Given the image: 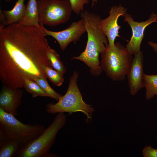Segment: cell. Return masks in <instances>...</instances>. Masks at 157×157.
<instances>
[{
  "label": "cell",
  "mask_w": 157,
  "mask_h": 157,
  "mask_svg": "<svg viewBox=\"0 0 157 157\" xmlns=\"http://www.w3.org/2000/svg\"><path fill=\"white\" fill-rule=\"evenodd\" d=\"M46 35L41 28L17 23L0 29V78L3 85L20 88L26 79L47 78L44 67L53 68L48 56L51 47Z\"/></svg>",
  "instance_id": "1"
},
{
  "label": "cell",
  "mask_w": 157,
  "mask_h": 157,
  "mask_svg": "<svg viewBox=\"0 0 157 157\" xmlns=\"http://www.w3.org/2000/svg\"><path fill=\"white\" fill-rule=\"evenodd\" d=\"M81 17L87 33L88 40L84 51L79 56L73 57V59L84 62L90 72H97L101 69L99 56L108 46V40L99 27L101 18L99 15L85 10L81 13Z\"/></svg>",
  "instance_id": "2"
},
{
  "label": "cell",
  "mask_w": 157,
  "mask_h": 157,
  "mask_svg": "<svg viewBox=\"0 0 157 157\" xmlns=\"http://www.w3.org/2000/svg\"><path fill=\"white\" fill-rule=\"evenodd\" d=\"M66 117L64 113H58L52 123L37 138L21 147L15 156L17 157H54L49 152L57 135L65 125Z\"/></svg>",
  "instance_id": "3"
},
{
  "label": "cell",
  "mask_w": 157,
  "mask_h": 157,
  "mask_svg": "<svg viewBox=\"0 0 157 157\" xmlns=\"http://www.w3.org/2000/svg\"><path fill=\"white\" fill-rule=\"evenodd\" d=\"M45 129L42 125L24 124L0 108V142L12 139L21 147L36 139Z\"/></svg>",
  "instance_id": "4"
},
{
  "label": "cell",
  "mask_w": 157,
  "mask_h": 157,
  "mask_svg": "<svg viewBox=\"0 0 157 157\" xmlns=\"http://www.w3.org/2000/svg\"><path fill=\"white\" fill-rule=\"evenodd\" d=\"M78 74L74 71L69 80L68 89L65 94L62 96L55 104L49 103L46 106L47 112L51 114L67 112H81L87 117V121L92 119L94 108L92 106L86 103L83 100L77 84Z\"/></svg>",
  "instance_id": "5"
},
{
  "label": "cell",
  "mask_w": 157,
  "mask_h": 157,
  "mask_svg": "<svg viewBox=\"0 0 157 157\" xmlns=\"http://www.w3.org/2000/svg\"><path fill=\"white\" fill-rule=\"evenodd\" d=\"M101 55L100 67L106 76L115 81L123 80L133 59L132 55L119 42L107 47Z\"/></svg>",
  "instance_id": "6"
},
{
  "label": "cell",
  "mask_w": 157,
  "mask_h": 157,
  "mask_svg": "<svg viewBox=\"0 0 157 157\" xmlns=\"http://www.w3.org/2000/svg\"><path fill=\"white\" fill-rule=\"evenodd\" d=\"M37 3L41 25L53 26L69 20L72 10L69 0H38Z\"/></svg>",
  "instance_id": "7"
},
{
  "label": "cell",
  "mask_w": 157,
  "mask_h": 157,
  "mask_svg": "<svg viewBox=\"0 0 157 157\" xmlns=\"http://www.w3.org/2000/svg\"><path fill=\"white\" fill-rule=\"evenodd\" d=\"M123 17L124 21L129 25L132 32L130 40L126 45V48L131 55H134L140 51L145 28L152 23L157 22V13L155 14L152 13L147 20L141 22L134 21L131 16L126 13Z\"/></svg>",
  "instance_id": "8"
},
{
  "label": "cell",
  "mask_w": 157,
  "mask_h": 157,
  "mask_svg": "<svg viewBox=\"0 0 157 157\" xmlns=\"http://www.w3.org/2000/svg\"><path fill=\"white\" fill-rule=\"evenodd\" d=\"M41 29L47 35L52 36L58 42L62 51L64 50L72 42L78 41L82 35L86 32L82 19L73 22L69 26L61 31H49L41 25Z\"/></svg>",
  "instance_id": "9"
},
{
  "label": "cell",
  "mask_w": 157,
  "mask_h": 157,
  "mask_svg": "<svg viewBox=\"0 0 157 157\" xmlns=\"http://www.w3.org/2000/svg\"><path fill=\"white\" fill-rule=\"evenodd\" d=\"M127 9L119 5L112 7L109 11V15L107 18L100 20L99 26L108 40V46H114L115 40L119 35V29L121 28L117 24L119 17L123 16L126 13Z\"/></svg>",
  "instance_id": "10"
},
{
  "label": "cell",
  "mask_w": 157,
  "mask_h": 157,
  "mask_svg": "<svg viewBox=\"0 0 157 157\" xmlns=\"http://www.w3.org/2000/svg\"><path fill=\"white\" fill-rule=\"evenodd\" d=\"M143 63L142 52L140 51L134 55L126 75L129 93L132 96L144 87Z\"/></svg>",
  "instance_id": "11"
},
{
  "label": "cell",
  "mask_w": 157,
  "mask_h": 157,
  "mask_svg": "<svg viewBox=\"0 0 157 157\" xmlns=\"http://www.w3.org/2000/svg\"><path fill=\"white\" fill-rule=\"evenodd\" d=\"M23 91L19 88L13 89L3 85L0 93V108L14 116L22 102Z\"/></svg>",
  "instance_id": "12"
},
{
  "label": "cell",
  "mask_w": 157,
  "mask_h": 157,
  "mask_svg": "<svg viewBox=\"0 0 157 157\" xmlns=\"http://www.w3.org/2000/svg\"><path fill=\"white\" fill-rule=\"evenodd\" d=\"M26 6L24 14L17 23L24 26H34L41 29V25L39 22L37 1L29 0Z\"/></svg>",
  "instance_id": "13"
},
{
  "label": "cell",
  "mask_w": 157,
  "mask_h": 157,
  "mask_svg": "<svg viewBox=\"0 0 157 157\" xmlns=\"http://www.w3.org/2000/svg\"><path fill=\"white\" fill-rule=\"evenodd\" d=\"M24 2V0H18L16 2L12 9L10 10L2 11L6 19V26L13 23H17L22 17L26 7Z\"/></svg>",
  "instance_id": "14"
},
{
  "label": "cell",
  "mask_w": 157,
  "mask_h": 157,
  "mask_svg": "<svg viewBox=\"0 0 157 157\" xmlns=\"http://www.w3.org/2000/svg\"><path fill=\"white\" fill-rule=\"evenodd\" d=\"M21 147L16 140L10 139L0 142V157H12Z\"/></svg>",
  "instance_id": "15"
},
{
  "label": "cell",
  "mask_w": 157,
  "mask_h": 157,
  "mask_svg": "<svg viewBox=\"0 0 157 157\" xmlns=\"http://www.w3.org/2000/svg\"><path fill=\"white\" fill-rule=\"evenodd\" d=\"M144 87L145 88V98L149 100L154 96L157 99V75L144 74Z\"/></svg>",
  "instance_id": "16"
},
{
  "label": "cell",
  "mask_w": 157,
  "mask_h": 157,
  "mask_svg": "<svg viewBox=\"0 0 157 157\" xmlns=\"http://www.w3.org/2000/svg\"><path fill=\"white\" fill-rule=\"evenodd\" d=\"M25 90L30 93L33 98L38 96L50 97V96L43 90L34 81L26 79L24 80V86Z\"/></svg>",
  "instance_id": "17"
},
{
  "label": "cell",
  "mask_w": 157,
  "mask_h": 157,
  "mask_svg": "<svg viewBox=\"0 0 157 157\" xmlns=\"http://www.w3.org/2000/svg\"><path fill=\"white\" fill-rule=\"evenodd\" d=\"M48 56L53 69L63 74H65L66 72L65 67L56 51L50 48L48 51Z\"/></svg>",
  "instance_id": "18"
},
{
  "label": "cell",
  "mask_w": 157,
  "mask_h": 157,
  "mask_svg": "<svg viewBox=\"0 0 157 157\" xmlns=\"http://www.w3.org/2000/svg\"><path fill=\"white\" fill-rule=\"evenodd\" d=\"M43 69L47 77L55 85L60 86L62 84L64 81L63 74L48 66H44Z\"/></svg>",
  "instance_id": "19"
},
{
  "label": "cell",
  "mask_w": 157,
  "mask_h": 157,
  "mask_svg": "<svg viewBox=\"0 0 157 157\" xmlns=\"http://www.w3.org/2000/svg\"><path fill=\"white\" fill-rule=\"evenodd\" d=\"M33 81L36 82L50 97L58 101L62 96L54 90L49 85L47 78H35Z\"/></svg>",
  "instance_id": "20"
},
{
  "label": "cell",
  "mask_w": 157,
  "mask_h": 157,
  "mask_svg": "<svg viewBox=\"0 0 157 157\" xmlns=\"http://www.w3.org/2000/svg\"><path fill=\"white\" fill-rule=\"evenodd\" d=\"M73 11L77 15L83 12L84 5L88 4L89 0H69Z\"/></svg>",
  "instance_id": "21"
},
{
  "label": "cell",
  "mask_w": 157,
  "mask_h": 157,
  "mask_svg": "<svg viewBox=\"0 0 157 157\" xmlns=\"http://www.w3.org/2000/svg\"><path fill=\"white\" fill-rule=\"evenodd\" d=\"M144 157H157V149L151 146H145L142 150Z\"/></svg>",
  "instance_id": "22"
},
{
  "label": "cell",
  "mask_w": 157,
  "mask_h": 157,
  "mask_svg": "<svg viewBox=\"0 0 157 157\" xmlns=\"http://www.w3.org/2000/svg\"><path fill=\"white\" fill-rule=\"evenodd\" d=\"M6 19L3 15L2 11L0 9V29L5 27L6 25Z\"/></svg>",
  "instance_id": "23"
},
{
  "label": "cell",
  "mask_w": 157,
  "mask_h": 157,
  "mask_svg": "<svg viewBox=\"0 0 157 157\" xmlns=\"http://www.w3.org/2000/svg\"><path fill=\"white\" fill-rule=\"evenodd\" d=\"M148 44L153 49L154 51L157 52V44L149 41Z\"/></svg>",
  "instance_id": "24"
},
{
  "label": "cell",
  "mask_w": 157,
  "mask_h": 157,
  "mask_svg": "<svg viewBox=\"0 0 157 157\" xmlns=\"http://www.w3.org/2000/svg\"><path fill=\"white\" fill-rule=\"evenodd\" d=\"M92 2L91 3V6L92 7L95 5V2L96 3H97V0H92Z\"/></svg>",
  "instance_id": "25"
},
{
  "label": "cell",
  "mask_w": 157,
  "mask_h": 157,
  "mask_svg": "<svg viewBox=\"0 0 157 157\" xmlns=\"http://www.w3.org/2000/svg\"><path fill=\"white\" fill-rule=\"evenodd\" d=\"M6 2H9L11 1V0H4Z\"/></svg>",
  "instance_id": "26"
}]
</instances>
